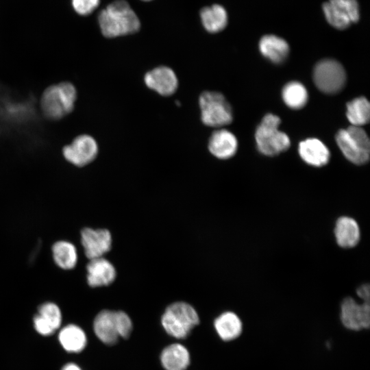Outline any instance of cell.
<instances>
[{
  "label": "cell",
  "instance_id": "obj_28",
  "mask_svg": "<svg viewBox=\"0 0 370 370\" xmlns=\"http://www.w3.org/2000/svg\"><path fill=\"white\" fill-rule=\"evenodd\" d=\"M360 301L370 302V283L365 282L359 285L354 292Z\"/></svg>",
  "mask_w": 370,
  "mask_h": 370
},
{
  "label": "cell",
  "instance_id": "obj_23",
  "mask_svg": "<svg viewBox=\"0 0 370 370\" xmlns=\"http://www.w3.org/2000/svg\"><path fill=\"white\" fill-rule=\"evenodd\" d=\"M201 22L205 29L210 33L223 30L227 24V14L220 5L204 8L200 12Z\"/></svg>",
  "mask_w": 370,
  "mask_h": 370
},
{
  "label": "cell",
  "instance_id": "obj_27",
  "mask_svg": "<svg viewBox=\"0 0 370 370\" xmlns=\"http://www.w3.org/2000/svg\"><path fill=\"white\" fill-rule=\"evenodd\" d=\"M99 0H72L74 10L81 15L90 14L98 6Z\"/></svg>",
  "mask_w": 370,
  "mask_h": 370
},
{
  "label": "cell",
  "instance_id": "obj_15",
  "mask_svg": "<svg viewBox=\"0 0 370 370\" xmlns=\"http://www.w3.org/2000/svg\"><path fill=\"white\" fill-rule=\"evenodd\" d=\"M33 322L35 330L40 334L50 336L61 325V311L54 303H44L39 306L38 314L34 316Z\"/></svg>",
  "mask_w": 370,
  "mask_h": 370
},
{
  "label": "cell",
  "instance_id": "obj_3",
  "mask_svg": "<svg viewBox=\"0 0 370 370\" xmlns=\"http://www.w3.org/2000/svg\"><path fill=\"white\" fill-rule=\"evenodd\" d=\"M161 322L169 335L176 338H184L199 324V318L193 306L179 301L171 304L166 308Z\"/></svg>",
  "mask_w": 370,
  "mask_h": 370
},
{
  "label": "cell",
  "instance_id": "obj_4",
  "mask_svg": "<svg viewBox=\"0 0 370 370\" xmlns=\"http://www.w3.org/2000/svg\"><path fill=\"white\" fill-rule=\"evenodd\" d=\"M280 118L267 114L258 127L255 137L259 151L267 156H274L285 151L291 145L288 136L278 130Z\"/></svg>",
  "mask_w": 370,
  "mask_h": 370
},
{
  "label": "cell",
  "instance_id": "obj_20",
  "mask_svg": "<svg viewBox=\"0 0 370 370\" xmlns=\"http://www.w3.org/2000/svg\"><path fill=\"white\" fill-rule=\"evenodd\" d=\"M261 53L274 63H281L287 57L289 46L283 38L275 35H265L259 42Z\"/></svg>",
  "mask_w": 370,
  "mask_h": 370
},
{
  "label": "cell",
  "instance_id": "obj_29",
  "mask_svg": "<svg viewBox=\"0 0 370 370\" xmlns=\"http://www.w3.org/2000/svg\"><path fill=\"white\" fill-rule=\"evenodd\" d=\"M62 370H82L80 367L75 363H68L65 365Z\"/></svg>",
  "mask_w": 370,
  "mask_h": 370
},
{
  "label": "cell",
  "instance_id": "obj_7",
  "mask_svg": "<svg viewBox=\"0 0 370 370\" xmlns=\"http://www.w3.org/2000/svg\"><path fill=\"white\" fill-rule=\"evenodd\" d=\"M201 119L210 127H222L230 124L233 119L230 105L225 97L217 92L206 91L199 97Z\"/></svg>",
  "mask_w": 370,
  "mask_h": 370
},
{
  "label": "cell",
  "instance_id": "obj_24",
  "mask_svg": "<svg viewBox=\"0 0 370 370\" xmlns=\"http://www.w3.org/2000/svg\"><path fill=\"white\" fill-rule=\"evenodd\" d=\"M346 114L353 126L360 127L367 124L370 118V105L368 100L360 97L348 102Z\"/></svg>",
  "mask_w": 370,
  "mask_h": 370
},
{
  "label": "cell",
  "instance_id": "obj_30",
  "mask_svg": "<svg viewBox=\"0 0 370 370\" xmlns=\"http://www.w3.org/2000/svg\"><path fill=\"white\" fill-rule=\"evenodd\" d=\"M143 1H151V0H143Z\"/></svg>",
  "mask_w": 370,
  "mask_h": 370
},
{
  "label": "cell",
  "instance_id": "obj_6",
  "mask_svg": "<svg viewBox=\"0 0 370 370\" xmlns=\"http://www.w3.org/2000/svg\"><path fill=\"white\" fill-rule=\"evenodd\" d=\"M336 143L345 157L355 165H363L369 160L370 143L360 127L350 126L338 132Z\"/></svg>",
  "mask_w": 370,
  "mask_h": 370
},
{
  "label": "cell",
  "instance_id": "obj_1",
  "mask_svg": "<svg viewBox=\"0 0 370 370\" xmlns=\"http://www.w3.org/2000/svg\"><path fill=\"white\" fill-rule=\"evenodd\" d=\"M98 19L102 34L108 38L134 33L140 25L137 15L124 0L108 5L100 12Z\"/></svg>",
  "mask_w": 370,
  "mask_h": 370
},
{
  "label": "cell",
  "instance_id": "obj_12",
  "mask_svg": "<svg viewBox=\"0 0 370 370\" xmlns=\"http://www.w3.org/2000/svg\"><path fill=\"white\" fill-rule=\"evenodd\" d=\"M98 146L90 136L83 134L63 149L64 158L72 164L82 166L92 162L97 156Z\"/></svg>",
  "mask_w": 370,
  "mask_h": 370
},
{
  "label": "cell",
  "instance_id": "obj_26",
  "mask_svg": "<svg viewBox=\"0 0 370 370\" xmlns=\"http://www.w3.org/2000/svg\"><path fill=\"white\" fill-rule=\"evenodd\" d=\"M284 103L293 109L303 108L308 101V92L303 84L291 82L285 85L282 90Z\"/></svg>",
  "mask_w": 370,
  "mask_h": 370
},
{
  "label": "cell",
  "instance_id": "obj_16",
  "mask_svg": "<svg viewBox=\"0 0 370 370\" xmlns=\"http://www.w3.org/2000/svg\"><path fill=\"white\" fill-rule=\"evenodd\" d=\"M86 269L87 282L92 287L109 285L116 278L114 266L102 257L90 260Z\"/></svg>",
  "mask_w": 370,
  "mask_h": 370
},
{
  "label": "cell",
  "instance_id": "obj_25",
  "mask_svg": "<svg viewBox=\"0 0 370 370\" xmlns=\"http://www.w3.org/2000/svg\"><path fill=\"white\" fill-rule=\"evenodd\" d=\"M56 263L64 269H73L77 262V255L75 246L67 241H58L52 247Z\"/></svg>",
  "mask_w": 370,
  "mask_h": 370
},
{
  "label": "cell",
  "instance_id": "obj_2",
  "mask_svg": "<svg viewBox=\"0 0 370 370\" xmlns=\"http://www.w3.org/2000/svg\"><path fill=\"white\" fill-rule=\"evenodd\" d=\"M93 329L96 336L103 343L114 345L119 337L127 338L132 331L130 317L123 311L103 310L97 314Z\"/></svg>",
  "mask_w": 370,
  "mask_h": 370
},
{
  "label": "cell",
  "instance_id": "obj_8",
  "mask_svg": "<svg viewBox=\"0 0 370 370\" xmlns=\"http://www.w3.org/2000/svg\"><path fill=\"white\" fill-rule=\"evenodd\" d=\"M313 79L321 91L327 94H335L344 87L346 73L343 66L338 62L332 59H324L316 64Z\"/></svg>",
  "mask_w": 370,
  "mask_h": 370
},
{
  "label": "cell",
  "instance_id": "obj_11",
  "mask_svg": "<svg viewBox=\"0 0 370 370\" xmlns=\"http://www.w3.org/2000/svg\"><path fill=\"white\" fill-rule=\"evenodd\" d=\"M333 236L336 245L342 249H352L361 242L362 230L359 223L352 217H338L333 227Z\"/></svg>",
  "mask_w": 370,
  "mask_h": 370
},
{
  "label": "cell",
  "instance_id": "obj_14",
  "mask_svg": "<svg viewBox=\"0 0 370 370\" xmlns=\"http://www.w3.org/2000/svg\"><path fill=\"white\" fill-rule=\"evenodd\" d=\"M145 83L147 87L163 96L173 94L178 86L175 72L167 66H158L147 73Z\"/></svg>",
  "mask_w": 370,
  "mask_h": 370
},
{
  "label": "cell",
  "instance_id": "obj_22",
  "mask_svg": "<svg viewBox=\"0 0 370 370\" xmlns=\"http://www.w3.org/2000/svg\"><path fill=\"white\" fill-rule=\"evenodd\" d=\"M58 338L63 348L73 353H78L83 350L87 342L84 330L73 324L64 327L59 333Z\"/></svg>",
  "mask_w": 370,
  "mask_h": 370
},
{
  "label": "cell",
  "instance_id": "obj_21",
  "mask_svg": "<svg viewBox=\"0 0 370 370\" xmlns=\"http://www.w3.org/2000/svg\"><path fill=\"white\" fill-rule=\"evenodd\" d=\"M214 326L219 337L225 341H229L240 336L243 325L236 313L227 311L214 320Z\"/></svg>",
  "mask_w": 370,
  "mask_h": 370
},
{
  "label": "cell",
  "instance_id": "obj_18",
  "mask_svg": "<svg viewBox=\"0 0 370 370\" xmlns=\"http://www.w3.org/2000/svg\"><path fill=\"white\" fill-rule=\"evenodd\" d=\"M237 147L238 142L235 136L224 129L214 131L208 143L210 152L222 160L232 157L236 153Z\"/></svg>",
  "mask_w": 370,
  "mask_h": 370
},
{
  "label": "cell",
  "instance_id": "obj_9",
  "mask_svg": "<svg viewBox=\"0 0 370 370\" xmlns=\"http://www.w3.org/2000/svg\"><path fill=\"white\" fill-rule=\"evenodd\" d=\"M340 319L345 328L358 331L370 325V302L360 301L352 295L344 297L340 304Z\"/></svg>",
  "mask_w": 370,
  "mask_h": 370
},
{
  "label": "cell",
  "instance_id": "obj_5",
  "mask_svg": "<svg viewBox=\"0 0 370 370\" xmlns=\"http://www.w3.org/2000/svg\"><path fill=\"white\" fill-rule=\"evenodd\" d=\"M77 92L74 86L62 82L47 88L41 98V108L46 116L53 119L63 117L72 111Z\"/></svg>",
  "mask_w": 370,
  "mask_h": 370
},
{
  "label": "cell",
  "instance_id": "obj_19",
  "mask_svg": "<svg viewBox=\"0 0 370 370\" xmlns=\"http://www.w3.org/2000/svg\"><path fill=\"white\" fill-rule=\"evenodd\" d=\"M160 360L165 370H186L190 364V354L184 345L174 343L163 349Z\"/></svg>",
  "mask_w": 370,
  "mask_h": 370
},
{
  "label": "cell",
  "instance_id": "obj_10",
  "mask_svg": "<svg viewBox=\"0 0 370 370\" xmlns=\"http://www.w3.org/2000/svg\"><path fill=\"white\" fill-rule=\"evenodd\" d=\"M323 10L327 21L338 29L347 28L360 18L356 0H329L323 4Z\"/></svg>",
  "mask_w": 370,
  "mask_h": 370
},
{
  "label": "cell",
  "instance_id": "obj_17",
  "mask_svg": "<svg viewBox=\"0 0 370 370\" xmlns=\"http://www.w3.org/2000/svg\"><path fill=\"white\" fill-rule=\"evenodd\" d=\"M299 153L306 164L317 168L325 166L330 158L327 147L317 138H308L301 142Z\"/></svg>",
  "mask_w": 370,
  "mask_h": 370
},
{
  "label": "cell",
  "instance_id": "obj_13",
  "mask_svg": "<svg viewBox=\"0 0 370 370\" xmlns=\"http://www.w3.org/2000/svg\"><path fill=\"white\" fill-rule=\"evenodd\" d=\"M81 241L86 256L90 260L101 258L111 249L112 236L106 229L84 228L81 232Z\"/></svg>",
  "mask_w": 370,
  "mask_h": 370
}]
</instances>
